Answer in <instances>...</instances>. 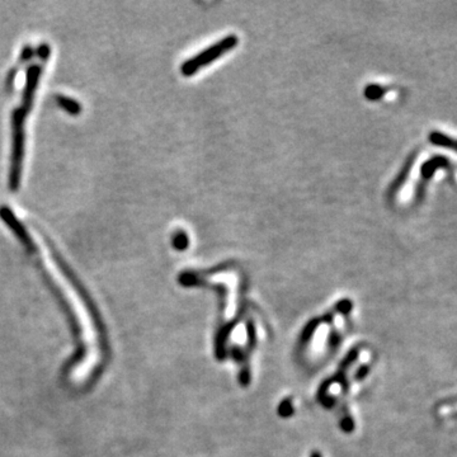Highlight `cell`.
Wrapping results in <instances>:
<instances>
[{
	"label": "cell",
	"mask_w": 457,
	"mask_h": 457,
	"mask_svg": "<svg viewBox=\"0 0 457 457\" xmlns=\"http://www.w3.org/2000/svg\"><path fill=\"white\" fill-rule=\"evenodd\" d=\"M28 114H25L20 107L15 108L12 114V155H11V168L8 186L9 189L17 192L20 189L22 172H23V161H25V148H26V118Z\"/></svg>",
	"instance_id": "6da1fadb"
},
{
	"label": "cell",
	"mask_w": 457,
	"mask_h": 457,
	"mask_svg": "<svg viewBox=\"0 0 457 457\" xmlns=\"http://www.w3.org/2000/svg\"><path fill=\"white\" fill-rule=\"evenodd\" d=\"M238 43H239L238 36L228 34L219 42H216L215 45H211L210 48L203 50L200 54H197L193 57L189 59V60L184 61L181 65V69H179L181 74L186 76V78L193 76V75L198 73L200 69L207 67L210 64H212L214 61L220 59L224 55L228 54L230 50L236 48Z\"/></svg>",
	"instance_id": "7a4b0ae2"
},
{
	"label": "cell",
	"mask_w": 457,
	"mask_h": 457,
	"mask_svg": "<svg viewBox=\"0 0 457 457\" xmlns=\"http://www.w3.org/2000/svg\"><path fill=\"white\" fill-rule=\"evenodd\" d=\"M0 219L4 221L8 228L13 231L15 238L23 244V247L28 249V252H36L37 250L34 239L28 234L25 225L17 219L13 210L8 207L7 205L0 206Z\"/></svg>",
	"instance_id": "3957f363"
},
{
	"label": "cell",
	"mask_w": 457,
	"mask_h": 457,
	"mask_svg": "<svg viewBox=\"0 0 457 457\" xmlns=\"http://www.w3.org/2000/svg\"><path fill=\"white\" fill-rule=\"evenodd\" d=\"M41 74H42V67L37 64L31 65L27 69L26 86L22 93V103L20 106V109L26 114H29L34 107V95L40 83Z\"/></svg>",
	"instance_id": "277c9868"
},
{
	"label": "cell",
	"mask_w": 457,
	"mask_h": 457,
	"mask_svg": "<svg viewBox=\"0 0 457 457\" xmlns=\"http://www.w3.org/2000/svg\"><path fill=\"white\" fill-rule=\"evenodd\" d=\"M55 102L59 107L62 108L70 116H79L83 111V106L75 98L64 95H55Z\"/></svg>",
	"instance_id": "5b68a950"
},
{
	"label": "cell",
	"mask_w": 457,
	"mask_h": 457,
	"mask_svg": "<svg viewBox=\"0 0 457 457\" xmlns=\"http://www.w3.org/2000/svg\"><path fill=\"white\" fill-rule=\"evenodd\" d=\"M430 142H433L435 145L457 150V140L456 139H452L451 136L441 134V132H433V134L430 135Z\"/></svg>",
	"instance_id": "8992f818"
},
{
	"label": "cell",
	"mask_w": 457,
	"mask_h": 457,
	"mask_svg": "<svg viewBox=\"0 0 457 457\" xmlns=\"http://www.w3.org/2000/svg\"><path fill=\"white\" fill-rule=\"evenodd\" d=\"M385 93H388V88L381 87L378 84H370L363 90V95L369 101H378L383 98Z\"/></svg>",
	"instance_id": "52a82bcc"
},
{
	"label": "cell",
	"mask_w": 457,
	"mask_h": 457,
	"mask_svg": "<svg viewBox=\"0 0 457 457\" xmlns=\"http://www.w3.org/2000/svg\"><path fill=\"white\" fill-rule=\"evenodd\" d=\"M189 239L184 230H177L172 236V245L177 250H186L189 248Z\"/></svg>",
	"instance_id": "ba28073f"
},
{
	"label": "cell",
	"mask_w": 457,
	"mask_h": 457,
	"mask_svg": "<svg viewBox=\"0 0 457 457\" xmlns=\"http://www.w3.org/2000/svg\"><path fill=\"white\" fill-rule=\"evenodd\" d=\"M36 54L42 61H48L50 55H51V48L48 43H41L40 46L36 50Z\"/></svg>",
	"instance_id": "9c48e42d"
},
{
	"label": "cell",
	"mask_w": 457,
	"mask_h": 457,
	"mask_svg": "<svg viewBox=\"0 0 457 457\" xmlns=\"http://www.w3.org/2000/svg\"><path fill=\"white\" fill-rule=\"evenodd\" d=\"M34 54H36V50H34L32 46L27 45V46H25L23 50H22L20 60L22 61V62H26V61L31 60V59L34 57Z\"/></svg>",
	"instance_id": "30bf717a"
},
{
	"label": "cell",
	"mask_w": 457,
	"mask_h": 457,
	"mask_svg": "<svg viewBox=\"0 0 457 457\" xmlns=\"http://www.w3.org/2000/svg\"><path fill=\"white\" fill-rule=\"evenodd\" d=\"M15 74H17V69H13L9 71V74L7 76V88L9 89V87H13L14 78H15Z\"/></svg>",
	"instance_id": "8fae6325"
}]
</instances>
